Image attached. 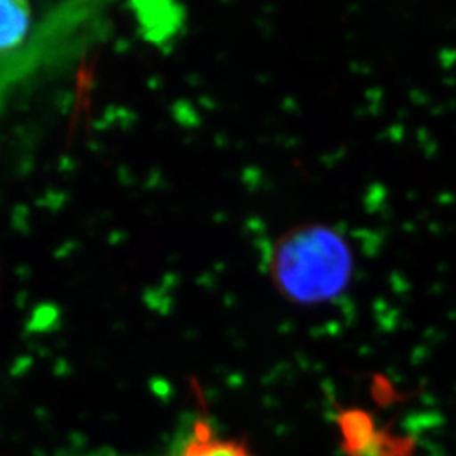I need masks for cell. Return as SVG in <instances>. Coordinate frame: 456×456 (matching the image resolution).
Here are the masks:
<instances>
[{"instance_id": "7a4b0ae2", "label": "cell", "mask_w": 456, "mask_h": 456, "mask_svg": "<svg viewBox=\"0 0 456 456\" xmlns=\"http://www.w3.org/2000/svg\"><path fill=\"white\" fill-rule=\"evenodd\" d=\"M338 426L348 456H412L414 446H408L397 435L380 429L363 411H343Z\"/></svg>"}, {"instance_id": "277c9868", "label": "cell", "mask_w": 456, "mask_h": 456, "mask_svg": "<svg viewBox=\"0 0 456 456\" xmlns=\"http://www.w3.org/2000/svg\"><path fill=\"white\" fill-rule=\"evenodd\" d=\"M33 28V9L24 0H0V54L19 48Z\"/></svg>"}, {"instance_id": "3957f363", "label": "cell", "mask_w": 456, "mask_h": 456, "mask_svg": "<svg viewBox=\"0 0 456 456\" xmlns=\"http://www.w3.org/2000/svg\"><path fill=\"white\" fill-rule=\"evenodd\" d=\"M180 456H254L239 441L220 436L207 421H196Z\"/></svg>"}, {"instance_id": "6da1fadb", "label": "cell", "mask_w": 456, "mask_h": 456, "mask_svg": "<svg viewBox=\"0 0 456 456\" xmlns=\"http://www.w3.org/2000/svg\"><path fill=\"white\" fill-rule=\"evenodd\" d=\"M267 273L279 294L297 305L337 297L352 276V254L342 235L325 225H301L277 239Z\"/></svg>"}]
</instances>
